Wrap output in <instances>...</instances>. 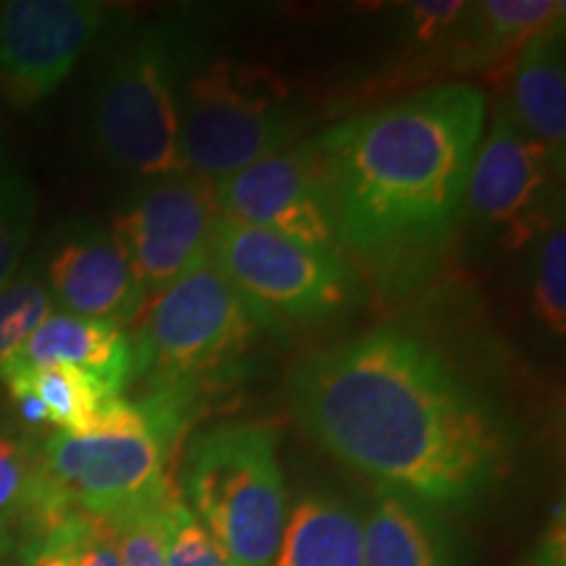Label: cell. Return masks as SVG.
Here are the masks:
<instances>
[{
	"label": "cell",
	"instance_id": "6da1fadb",
	"mask_svg": "<svg viewBox=\"0 0 566 566\" xmlns=\"http://www.w3.org/2000/svg\"><path fill=\"white\" fill-rule=\"evenodd\" d=\"M286 401L325 451L430 506L475 504L512 451L491 399L436 344L396 325L302 354Z\"/></svg>",
	"mask_w": 566,
	"mask_h": 566
},
{
	"label": "cell",
	"instance_id": "7a4b0ae2",
	"mask_svg": "<svg viewBox=\"0 0 566 566\" xmlns=\"http://www.w3.org/2000/svg\"><path fill=\"white\" fill-rule=\"evenodd\" d=\"M485 111L483 92L451 82L317 137L338 242L384 292L430 279L449 252Z\"/></svg>",
	"mask_w": 566,
	"mask_h": 566
},
{
	"label": "cell",
	"instance_id": "3957f363",
	"mask_svg": "<svg viewBox=\"0 0 566 566\" xmlns=\"http://www.w3.org/2000/svg\"><path fill=\"white\" fill-rule=\"evenodd\" d=\"M192 420L160 396L113 399L84 433H53L38 454L42 483L74 512L108 525L176 495L171 457Z\"/></svg>",
	"mask_w": 566,
	"mask_h": 566
},
{
	"label": "cell",
	"instance_id": "277c9868",
	"mask_svg": "<svg viewBox=\"0 0 566 566\" xmlns=\"http://www.w3.org/2000/svg\"><path fill=\"white\" fill-rule=\"evenodd\" d=\"M134 380L200 412L202 394L242 370L263 331L275 325L226 279L212 258L150 296L137 317Z\"/></svg>",
	"mask_w": 566,
	"mask_h": 566
},
{
	"label": "cell",
	"instance_id": "5b68a950",
	"mask_svg": "<svg viewBox=\"0 0 566 566\" xmlns=\"http://www.w3.org/2000/svg\"><path fill=\"white\" fill-rule=\"evenodd\" d=\"M202 66L200 32L179 21H155L134 34L97 84L90 113L97 153L145 179L184 171L181 101Z\"/></svg>",
	"mask_w": 566,
	"mask_h": 566
},
{
	"label": "cell",
	"instance_id": "8992f818",
	"mask_svg": "<svg viewBox=\"0 0 566 566\" xmlns=\"http://www.w3.org/2000/svg\"><path fill=\"white\" fill-rule=\"evenodd\" d=\"M181 493L229 566H271L289 514L279 430L223 422L197 433L184 454Z\"/></svg>",
	"mask_w": 566,
	"mask_h": 566
},
{
	"label": "cell",
	"instance_id": "52a82bcc",
	"mask_svg": "<svg viewBox=\"0 0 566 566\" xmlns=\"http://www.w3.org/2000/svg\"><path fill=\"white\" fill-rule=\"evenodd\" d=\"M304 124L307 118L281 74L237 59L205 63L184 90L181 168L218 184L294 147Z\"/></svg>",
	"mask_w": 566,
	"mask_h": 566
},
{
	"label": "cell",
	"instance_id": "ba28073f",
	"mask_svg": "<svg viewBox=\"0 0 566 566\" xmlns=\"http://www.w3.org/2000/svg\"><path fill=\"white\" fill-rule=\"evenodd\" d=\"M210 258L275 328L334 317L359 294L357 268L346 254L315 250L223 216L212 226Z\"/></svg>",
	"mask_w": 566,
	"mask_h": 566
},
{
	"label": "cell",
	"instance_id": "9c48e42d",
	"mask_svg": "<svg viewBox=\"0 0 566 566\" xmlns=\"http://www.w3.org/2000/svg\"><path fill=\"white\" fill-rule=\"evenodd\" d=\"M218 216L216 184L189 171L153 176L132 195L113 237L147 300L208 258Z\"/></svg>",
	"mask_w": 566,
	"mask_h": 566
},
{
	"label": "cell",
	"instance_id": "30bf717a",
	"mask_svg": "<svg viewBox=\"0 0 566 566\" xmlns=\"http://www.w3.org/2000/svg\"><path fill=\"white\" fill-rule=\"evenodd\" d=\"M562 171L546 147L501 105L472 158L464 195L470 218L480 229L499 233L506 247L541 237L556 221L551 200Z\"/></svg>",
	"mask_w": 566,
	"mask_h": 566
},
{
	"label": "cell",
	"instance_id": "8fae6325",
	"mask_svg": "<svg viewBox=\"0 0 566 566\" xmlns=\"http://www.w3.org/2000/svg\"><path fill=\"white\" fill-rule=\"evenodd\" d=\"M218 212L323 252L344 254L317 137L216 184Z\"/></svg>",
	"mask_w": 566,
	"mask_h": 566
},
{
	"label": "cell",
	"instance_id": "7c38bea8",
	"mask_svg": "<svg viewBox=\"0 0 566 566\" xmlns=\"http://www.w3.org/2000/svg\"><path fill=\"white\" fill-rule=\"evenodd\" d=\"M90 0H11L0 6V90L27 108L74 71L105 21Z\"/></svg>",
	"mask_w": 566,
	"mask_h": 566
},
{
	"label": "cell",
	"instance_id": "4fadbf2b",
	"mask_svg": "<svg viewBox=\"0 0 566 566\" xmlns=\"http://www.w3.org/2000/svg\"><path fill=\"white\" fill-rule=\"evenodd\" d=\"M48 281L53 302L69 315L118 328L137 321L147 302L122 244L105 229L69 233L51 254Z\"/></svg>",
	"mask_w": 566,
	"mask_h": 566
},
{
	"label": "cell",
	"instance_id": "5bb4252c",
	"mask_svg": "<svg viewBox=\"0 0 566 566\" xmlns=\"http://www.w3.org/2000/svg\"><path fill=\"white\" fill-rule=\"evenodd\" d=\"M48 365L76 367L101 380L113 396H122L134 375L132 336L113 323L53 313L0 370Z\"/></svg>",
	"mask_w": 566,
	"mask_h": 566
},
{
	"label": "cell",
	"instance_id": "9a60e30c",
	"mask_svg": "<svg viewBox=\"0 0 566 566\" xmlns=\"http://www.w3.org/2000/svg\"><path fill=\"white\" fill-rule=\"evenodd\" d=\"M566 19L527 40L514 61L512 101L506 103L514 122L541 142L564 168L566 147Z\"/></svg>",
	"mask_w": 566,
	"mask_h": 566
},
{
	"label": "cell",
	"instance_id": "2e32d148",
	"mask_svg": "<svg viewBox=\"0 0 566 566\" xmlns=\"http://www.w3.org/2000/svg\"><path fill=\"white\" fill-rule=\"evenodd\" d=\"M566 19L562 0H483L467 3L449 42L457 71L495 74L512 69L530 38Z\"/></svg>",
	"mask_w": 566,
	"mask_h": 566
},
{
	"label": "cell",
	"instance_id": "e0dca14e",
	"mask_svg": "<svg viewBox=\"0 0 566 566\" xmlns=\"http://www.w3.org/2000/svg\"><path fill=\"white\" fill-rule=\"evenodd\" d=\"M363 566H457L451 530L436 506L380 485L363 530Z\"/></svg>",
	"mask_w": 566,
	"mask_h": 566
},
{
	"label": "cell",
	"instance_id": "ac0fdd59",
	"mask_svg": "<svg viewBox=\"0 0 566 566\" xmlns=\"http://www.w3.org/2000/svg\"><path fill=\"white\" fill-rule=\"evenodd\" d=\"M359 509L331 493H310L289 509L271 566H363Z\"/></svg>",
	"mask_w": 566,
	"mask_h": 566
},
{
	"label": "cell",
	"instance_id": "d6986e66",
	"mask_svg": "<svg viewBox=\"0 0 566 566\" xmlns=\"http://www.w3.org/2000/svg\"><path fill=\"white\" fill-rule=\"evenodd\" d=\"M6 388L24 386L45 405L48 424L59 433H84L101 420L113 396L101 380L66 365L48 367H6L0 370Z\"/></svg>",
	"mask_w": 566,
	"mask_h": 566
},
{
	"label": "cell",
	"instance_id": "ffe728a7",
	"mask_svg": "<svg viewBox=\"0 0 566 566\" xmlns=\"http://www.w3.org/2000/svg\"><path fill=\"white\" fill-rule=\"evenodd\" d=\"M34 216L38 197L30 176L0 150V289L17 279L32 239Z\"/></svg>",
	"mask_w": 566,
	"mask_h": 566
},
{
	"label": "cell",
	"instance_id": "44dd1931",
	"mask_svg": "<svg viewBox=\"0 0 566 566\" xmlns=\"http://www.w3.org/2000/svg\"><path fill=\"white\" fill-rule=\"evenodd\" d=\"M51 289L38 275H17L0 289V367L17 357L40 323L55 313Z\"/></svg>",
	"mask_w": 566,
	"mask_h": 566
},
{
	"label": "cell",
	"instance_id": "7402d4cb",
	"mask_svg": "<svg viewBox=\"0 0 566 566\" xmlns=\"http://www.w3.org/2000/svg\"><path fill=\"white\" fill-rule=\"evenodd\" d=\"M533 313L551 334L562 338L566 331V231L558 216L541 233L533 268Z\"/></svg>",
	"mask_w": 566,
	"mask_h": 566
},
{
	"label": "cell",
	"instance_id": "603a6c76",
	"mask_svg": "<svg viewBox=\"0 0 566 566\" xmlns=\"http://www.w3.org/2000/svg\"><path fill=\"white\" fill-rule=\"evenodd\" d=\"M158 530L166 566H229L221 548L200 525V520L189 512L179 493L160 506Z\"/></svg>",
	"mask_w": 566,
	"mask_h": 566
},
{
	"label": "cell",
	"instance_id": "cb8c5ba5",
	"mask_svg": "<svg viewBox=\"0 0 566 566\" xmlns=\"http://www.w3.org/2000/svg\"><path fill=\"white\" fill-rule=\"evenodd\" d=\"M38 493V457L17 438L0 433V546L13 522L27 520Z\"/></svg>",
	"mask_w": 566,
	"mask_h": 566
},
{
	"label": "cell",
	"instance_id": "d4e9b609",
	"mask_svg": "<svg viewBox=\"0 0 566 566\" xmlns=\"http://www.w3.org/2000/svg\"><path fill=\"white\" fill-rule=\"evenodd\" d=\"M158 512L137 514L111 525L122 566H166L158 530Z\"/></svg>",
	"mask_w": 566,
	"mask_h": 566
},
{
	"label": "cell",
	"instance_id": "484cf974",
	"mask_svg": "<svg viewBox=\"0 0 566 566\" xmlns=\"http://www.w3.org/2000/svg\"><path fill=\"white\" fill-rule=\"evenodd\" d=\"M467 3H409L407 9V32L417 45H449L454 30L462 19Z\"/></svg>",
	"mask_w": 566,
	"mask_h": 566
},
{
	"label": "cell",
	"instance_id": "4316f807",
	"mask_svg": "<svg viewBox=\"0 0 566 566\" xmlns=\"http://www.w3.org/2000/svg\"><path fill=\"white\" fill-rule=\"evenodd\" d=\"M82 520L84 514L74 512L59 527L27 543L30 566H76V535H80Z\"/></svg>",
	"mask_w": 566,
	"mask_h": 566
},
{
	"label": "cell",
	"instance_id": "83f0119b",
	"mask_svg": "<svg viewBox=\"0 0 566 566\" xmlns=\"http://www.w3.org/2000/svg\"><path fill=\"white\" fill-rule=\"evenodd\" d=\"M76 566H122L108 522L84 514L80 535H76Z\"/></svg>",
	"mask_w": 566,
	"mask_h": 566
},
{
	"label": "cell",
	"instance_id": "f1b7e54d",
	"mask_svg": "<svg viewBox=\"0 0 566 566\" xmlns=\"http://www.w3.org/2000/svg\"><path fill=\"white\" fill-rule=\"evenodd\" d=\"M566 537H564V506L558 504L551 522L535 546L533 566H566Z\"/></svg>",
	"mask_w": 566,
	"mask_h": 566
},
{
	"label": "cell",
	"instance_id": "f546056e",
	"mask_svg": "<svg viewBox=\"0 0 566 566\" xmlns=\"http://www.w3.org/2000/svg\"><path fill=\"white\" fill-rule=\"evenodd\" d=\"M13 401H17V409L19 415L24 417L30 424H48V412H45V405L38 399V394H32L30 388L24 386H11L9 388Z\"/></svg>",
	"mask_w": 566,
	"mask_h": 566
},
{
	"label": "cell",
	"instance_id": "4dcf8cb0",
	"mask_svg": "<svg viewBox=\"0 0 566 566\" xmlns=\"http://www.w3.org/2000/svg\"><path fill=\"white\" fill-rule=\"evenodd\" d=\"M0 551H3V546H0Z\"/></svg>",
	"mask_w": 566,
	"mask_h": 566
}]
</instances>
